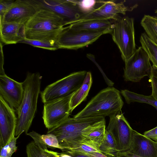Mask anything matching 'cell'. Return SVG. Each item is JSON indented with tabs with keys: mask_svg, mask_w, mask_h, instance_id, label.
<instances>
[{
	"mask_svg": "<svg viewBox=\"0 0 157 157\" xmlns=\"http://www.w3.org/2000/svg\"><path fill=\"white\" fill-rule=\"evenodd\" d=\"M105 125V117L76 118L69 117L57 126L48 129L57 138L59 145L65 150L79 147L94 130Z\"/></svg>",
	"mask_w": 157,
	"mask_h": 157,
	"instance_id": "6da1fadb",
	"label": "cell"
},
{
	"mask_svg": "<svg viewBox=\"0 0 157 157\" xmlns=\"http://www.w3.org/2000/svg\"><path fill=\"white\" fill-rule=\"evenodd\" d=\"M41 78L39 72H28L22 82L23 97L20 106L15 110L17 115L15 137L20 136L23 132L26 135L28 133L37 111Z\"/></svg>",
	"mask_w": 157,
	"mask_h": 157,
	"instance_id": "7a4b0ae2",
	"label": "cell"
},
{
	"mask_svg": "<svg viewBox=\"0 0 157 157\" xmlns=\"http://www.w3.org/2000/svg\"><path fill=\"white\" fill-rule=\"evenodd\" d=\"M66 25L63 19L53 12L39 10L25 24L26 39L56 40Z\"/></svg>",
	"mask_w": 157,
	"mask_h": 157,
	"instance_id": "3957f363",
	"label": "cell"
},
{
	"mask_svg": "<svg viewBox=\"0 0 157 157\" xmlns=\"http://www.w3.org/2000/svg\"><path fill=\"white\" fill-rule=\"evenodd\" d=\"M124 104L120 92L113 87H109L99 92L73 117H109L121 111Z\"/></svg>",
	"mask_w": 157,
	"mask_h": 157,
	"instance_id": "277c9868",
	"label": "cell"
},
{
	"mask_svg": "<svg viewBox=\"0 0 157 157\" xmlns=\"http://www.w3.org/2000/svg\"><path fill=\"white\" fill-rule=\"evenodd\" d=\"M111 20L112 28L110 34L124 62L133 55L136 49L134 20L132 17H121L118 15Z\"/></svg>",
	"mask_w": 157,
	"mask_h": 157,
	"instance_id": "5b68a950",
	"label": "cell"
},
{
	"mask_svg": "<svg viewBox=\"0 0 157 157\" xmlns=\"http://www.w3.org/2000/svg\"><path fill=\"white\" fill-rule=\"evenodd\" d=\"M87 72L83 71L72 73L48 86L40 92L42 102H52L74 93L82 85Z\"/></svg>",
	"mask_w": 157,
	"mask_h": 157,
	"instance_id": "8992f818",
	"label": "cell"
},
{
	"mask_svg": "<svg viewBox=\"0 0 157 157\" xmlns=\"http://www.w3.org/2000/svg\"><path fill=\"white\" fill-rule=\"evenodd\" d=\"M105 34L103 31L76 30L68 26L63 28L56 41L59 49L77 50L91 44Z\"/></svg>",
	"mask_w": 157,
	"mask_h": 157,
	"instance_id": "52a82bcc",
	"label": "cell"
},
{
	"mask_svg": "<svg viewBox=\"0 0 157 157\" xmlns=\"http://www.w3.org/2000/svg\"><path fill=\"white\" fill-rule=\"evenodd\" d=\"M121 112L109 117V123L106 129L113 137L117 152L129 150L133 131Z\"/></svg>",
	"mask_w": 157,
	"mask_h": 157,
	"instance_id": "ba28073f",
	"label": "cell"
},
{
	"mask_svg": "<svg viewBox=\"0 0 157 157\" xmlns=\"http://www.w3.org/2000/svg\"><path fill=\"white\" fill-rule=\"evenodd\" d=\"M37 10H46L62 18L66 25L78 20L82 16L74 0H30Z\"/></svg>",
	"mask_w": 157,
	"mask_h": 157,
	"instance_id": "9c48e42d",
	"label": "cell"
},
{
	"mask_svg": "<svg viewBox=\"0 0 157 157\" xmlns=\"http://www.w3.org/2000/svg\"><path fill=\"white\" fill-rule=\"evenodd\" d=\"M123 77L126 81L138 82L144 77L150 75L151 66L149 58L142 46L124 61Z\"/></svg>",
	"mask_w": 157,
	"mask_h": 157,
	"instance_id": "30bf717a",
	"label": "cell"
},
{
	"mask_svg": "<svg viewBox=\"0 0 157 157\" xmlns=\"http://www.w3.org/2000/svg\"><path fill=\"white\" fill-rule=\"evenodd\" d=\"M74 93L44 104L42 118L48 130L57 126L69 117L71 113L70 101Z\"/></svg>",
	"mask_w": 157,
	"mask_h": 157,
	"instance_id": "8fae6325",
	"label": "cell"
},
{
	"mask_svg": "<svg viewBox=\"0 0 157 157\" xmlns=\"http://www.w3.org/2000/svg\"><path fill=\"white\" fill-rule=\"evenodd\" d=\"M125 1L117 3L113 0H97L94 10L90 13L82 16L76 21L91 20L112 19L119 13L125 15L127 11H131L136 8L137 4L126 6Z\"/></svg>",
	"mask_w": 157,
	"mask_h": 157,
	"instance_id": "7c38bea8",
	"label": "cell"
},
{
	"mask_svg": "<svg viewBox=\"0 0 157 157\" xmlns=\"http://www.w3.org/2000/svg\"><path fill=\"white\" fill-rule=\"evenodd\" d=\"M15 111L0 95V148L15 136L17 121Z\"/></svg>",
	"mask_w": 157,
	"mask_h": 157,
	"instance_id": "4fadbf2b",
	"label": "cell"
},
{
	"mask_svg": "<svg viewBox=\"0 0 157 157\" xmlns=\"http://www.w3.org/2000/svg\"><path fill=\"white\" fill-rule=\"evenodd\" d=\"M24 94L22 82H17L6 74L0 75V95L15 110L20 106Z\"/></svg>",
	"mask_w": 157,
	"mask_h": 157,
	"instance_id": "5bb4252c",
	"label": "cell"
},
{
	"mask_svg": "<svg viewBox=\"0 0 157 157\" xmlns=\"http://www.w3.org/2000/svg\"><path fill=\"white\" fill-rule=\"evenodd\" d=\"M38 11L30 0H15L0 23L25 24Z\"/></svg>",
	"mask_w": 157,
	"mask_h": 157,
	"instance_id": "9a60e30c",
	"label": "cell"
},
{
	"mask_svg": "<svg viewBox=\"0 0 157 157\" xmlns=\"http://www.w3.org/2000/svg\"><path fill=\"white\" fill-rule=\"evenodd\" d=\"M128 151L143 157H157V142L133 130Z\"/></svg>",
	"mask_w": 157,
	"mask_h": 157,
	"instance_id": "2e32d148",
	"label": "cell"
},
{
	"mask_svg": "<svg viewBox=\"0 0 157 157\" xmlns=\"http://www.w3.org/2000/svg\"><path fill=\"white\" fill-rule=\"evenodd\" d=\"M1 41L6 44H14L26 39L25 24L17 23H0Z\"/></svg>",
	"mask_w": 157,
	"mask_h": 157,
	"instance_id": "e0dca14e",
	"label": "cell"
},
{
	"mask_svg": "<svg viewBox=\"0 0 157 157\" xmlns=\"http://www.w3.org/2000/svg\"><path fill=\"white\" fill-rule=\"evenodd\" d=\"M69 26L76 30L103 31L110 34L112 23L111 19L91 20L75 22Z\"/></svg>",
	"mask_w": 157,
	"mask_h": 157,
	"instance_id": "ac0fdd59",
	"label": "cell"
},
{
	"mask_svg": "<svg viewBox=\"0 0 157 157\" xmlns=\"http://www.w3.org/2000/svg\"><path fill=\"white\" fill-rule=\"evenodd\" d=\"M92 83L91 73L88 71L82 85L74 93L71 98L70 104L71 113L77 106L86 99Z\"/></svg>",
	"mask_w": 157,
	"mask_h": 157,
	"instance_id": "d6986e66",
	"label": "cell"
},
{
	"mask_svg": "<svg viewBox=\"0 0 157 157\" xmlns=\"http://www.w3.org/2000/svg\"><path fill=\"white\" fill-rule=\"evenodd\" d=\"M120 92L124 97L126 103L128 104L134 102L145 103L153 106L157 109V100L151 95L146 96L127 90H121Z\"/></svg>",
	"mask_w": 157,
	"mask_h": 157,
	"instance_id": "ffe728a7",
	"label": "cell"
},
{
	"mask_svg": "<svg viewBox=\"0 0 157 157\" xmlns=\"http://www.w3.org/2000/svg\"><path fill=\"white\" fill-rule=\"evenodd\" d=\"M140 23L148 37L157 45V17L145 15Z\"/></svg>",
	"mask_w": 157,
	"mask_h": 157,
	"instance_id": "44dd1931",
	"label": "cell"
},
{
	"mask_svg": "<svg viewBox=\"0 0 157 157\" xmlns=\"http://www.w3.org/2000/svg\"><path fill=\"white\" fill-rule=\"evenodd\" d=\"M141 46L145 51L153 66L157 68V45L152 41L146 33H142L140 37Z\"/></svg>",
	"mask_w": 157,
	"mask_h": 157,
	"instance_id": "7402d4cb",
	"label": "cell"
},
{
	"mask_svg": "<svg viewBox=\"0 0 157 157\" xmlns=\"http://www.w3.org/2000/svg\"><path fill=\"white\" fill-rule=\"evenodd\" d=\"M101 153L108 157H116L117 152L114 140L110 133L106 129L105 137L98 147Z\"/></svg>",
	"mask_w": 157,
	"mask_h": 157,
	"instance_id": "603a6c76",
	"label": "cell"
},
{
	"mask_svg": "<svg viewBox=\"0 0 157 157\" xmlns=\"http://www.w3.org/2000/svg\"><path fill=\"white\" fill-rule=\"evenodd\" d=\"M19 43L26 44L35 47L41 48L51 50L58 48L56 40H34L25 39Z\"/></svg>",
	"mask_w": 157,
	"mask_h": 157,
	"instance_id": "cb8c5ba5",
	"label": "cell"
},
{
	"mask_svg": "<svg viewBox=\"0 0 157 157\" xmlns=\"http://www.w3.org/2000/svg\"><path fill=\"white\" fill-rule=\"evenodd\" d=\"M105 125L97 128L89 134L86 140L90 142L98 148L105 138Z\"/></svg>",
	"mask_w": 157,
	"mask_h": 157,
	"instance_id": "d4e9b609",
	"label": "cell"
},
{
	"mask_svg": "<svg viewBox=\"0 0 157 157\" xmlns=\"http://www.w3.org/2000/svg\"><path fill=\"white\" fill-rule=\"evenodd\" d=\"M82 16L88 14L92 12L95 9L97 0H74Z\"/></svg>",
	"mask_w": 157,
	"mask_h": 157,
	"instance_id": "484cf974",
	"label": "cell"
},
{
	"mask_svg": "<svg viewBox=\"0 0 157 157\" xmlns=\"http://www.w3.org/2000/svg\"><path fill=\"white\" fill-rule=\"evenodd\" d=\"M20 136H13L6 145L0 148V157H11L13 154L17 150L16 144Z\"/></svg>",
	"mask_w": 157,
	"mask_h": 157,
	"instance_id": "4316f807",
	"label": "cell"
},
{
	"mask_svg": "<svg viewBox=\"0 0 157 157\" xmlns=\"http://www.w3.org/2000/svg\"><path fill=\"white\" fill-rule=\"evenodd\" d=\"M26 152L27 157H48L44 150L38 147L34 141L27 145Z\"/></svg>",
	"mask_w": 157,
	"mask_h": 157,
	"instance_id": "83f0119b",
	"label": "cell"
},
{
	"mask_svg": "<svg viewBox=\"0 0 157 157\" xmlns=\"http://www.w3.org/2000/svg\"><path fill=\"white\" fill-rule=\"evenodd\" d=\"M41 137L44 143L48 147L59 149L63 151L64 149L59 144L56 137L52 133L41 135Z\"/></svg>",
	"mask_w": 157,
	"mask_h": 157,
	"instance_id": "f1b7e54d",
	"label": "cell"
},
{
	"mask_svg": "<svg viewBox=\"0 0 157 157\" xmlns=\"http://www.w3.org/2000/svg\"><path fill=\"white\" fill-rule=\"evenodd\" d=\"M70 150L78 151L84 154L94 152H100L97 146L86 140L78 147Z\"/></svg>",
	"mask_w": 157,
	"mask_h": 157,
	"instance_id": "f546056e",
	"label": "cell"
},
{
	"mask_svg": "<svg viewBox=\"0 0 157 157\" xmlns=\"http://www.w3.org/2000/svg\"><path fill=\"white\" fill-rule=\"evenodd\" d=\"M149 81L152 88L151 95L157 100V68L151 66Z\"/></svg>",
	"mask_w": 157,
	"mask_h": 157,
	"instance_id": "4dcf8cb0",
	"label": "cell"
},
{
	"mask_svg": "<svg viewBox=\"0 0 157 157\" xmlns=\"http://www.w3.org/2000/svg\"><path fill=\"white\" fill-rule=\"evenodd\" d=\"M27 135L31 137L36 144L39 147L45 150L48 149V146L44 143L41 137V135L33 131L27 134Z\"/></svg>",
	"mask_w": 157,
	"mask_h": 157,
	"instance_id": "1f68e13d",
	"label": "cell"
},
{
	"mask_svg": "<svg viewBox=\"0 0 157 157\" xmlns=\"http://www.w3.org/2000/svg\"><path fill=\"white\" fill-rule=\"evenodd\" d=\"M13 0H0V20H1L5 14L10 9L15 2Z\"/></svg>",
	"mask_w": 157,
	"mask_h": 157,
	"instance_id": "d6a6232c",
	"label": "cell"
},
{
	"mask_svg": "<svg viewBox=\"0 0 157 157\" xmlns=\"http://www.w3.org/2000/svg\"><path fill=\"white\" fill-rule=\"evenodd\" d=\"M144 135L157 142V126L152 129L145 132Z\"/></svg>",
	"mask_w": 157,
	"mask_h": 157,
	"instance_id": "836d02e7",
	"label": "cell"
},
{
	"mask_svg": "<svg viewBox=\"0 0 157 157\" xmlns=\"http://www.w3.org/2000/svg\"><path fill=\"white\" fill-rule=\"evenodd\" d=\"M63 152L70 155L72 157H93L80 152L75 151L65 150Z\"/></svg>",
	"mask_w": 157,
	"mask_h": 157,
	"instance_id": "e575fe53",
	"label": "cell"
},
{
	"mask_svg": "<svg viewBox=\"0 0 157 157\" xmlns=\"http://www.w3.org/2000/svg\"><path fill=\"white\" fill-rule=\"evenodd\" d=\"M1 46V53H0V75H3L5 74L4 69L3 68V66L4 64V58L3 51L2 49V44L1 42L0 43Z\"/></svg>",
	"mask_w": 157,
	"mask_h": 157,
	"instance_id": "d590c367",
	"label": "cell"
},
{
	"mask_svg": "<svg viewBox=\"0 0 157 157\" xmlns=\"http://www.w3.org/2000/svg\"><path fill=\"white\" fill-rule=\"evenodd\" d=\"M116 157H143L132 153L128 151L118 152Z\"/></svg>",
	"mask_w": 157,
	"mask_h": 157,
	"instance_id": "8d00e7d4",
	"label": "cell"
},
{
	"mask_svg": "<svg viewBox=\"0 0 157 157\" xmlns=\"http://www.w3.org/2000/svg\"><path fill=\"white\" fill-rule=\"evenodd\" d=\"M84 154L93 157H108L102 153L99 152H90Z\"/></svg>",
	"mask_w": 157,
	"mask_h": 157,
	"instance_id": "74e56055",
	"label": "cell"
},
{
	"mask_svg": "<svg viewBox=\"0 0 157 157\" xmlns=\"http://www.w3.org/2000/svg\"><path fill=\"white\" fill-rule=\"evenodd\" d=\"M52 152L57 157H72L70 155L65 152L58 153L57 152L52 151Z\"/></svg>",
	"mask_w": 157,
	"mask_h": 157,
	"instance_id": "f35d334b",
	"label": "cell"
},
{
	"mask_svg": "<svg viewBox=\"0 0 157 157\" xmlns=\"http://www.w3.org/2000/svg\"><path fill=\"white\" fill-rule=\"evenodd\" d=\"M48 157H57L52 152V151H49L48 149L44 151Z\"/></svg>",
	"mask_w": 157,
	"mask_h": 157,
	"instance_id": "ab89813d",
	"label": "cell"
},
{
	"mask_svg": "<svg viewBox=\"0 0 157 157\" xmlns=\"http://www.w3.org/2000/svg\"><path fill=\"white\" fill-rule=\"evenodd\" d=\"M155 13H156L157 15V9L156 10V11H155Z\"/></svg>",
	"mask_w": 157,
	"mask_h": 157,
	"instance_id": "60d3db41",
	"label": "cell"
}]
</instances>
